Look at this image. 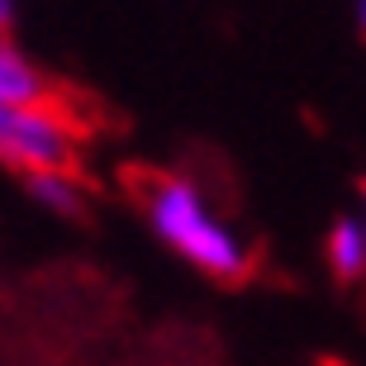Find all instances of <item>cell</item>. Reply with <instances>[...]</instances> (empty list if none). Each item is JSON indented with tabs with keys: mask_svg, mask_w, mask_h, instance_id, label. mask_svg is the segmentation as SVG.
Returning a JSON list of instances; mask_svg holds the SVG:
<instances>
[{
	"mask_svg": "<svg viewBox=\"0 0 366 366\" xmlns=\"http://www.w3.org/2000/svg\"><path fill=\"white\" fill-rule=\"evenodd\" d=\"M357 224H362V238H366V186H362V219Z\"/></svg>",
	"mask_w": 366,
	"mask_h": 366,
	"instance_id": "8",
	"label": "cell"
},
{
	"mask_svg": "<svg viewBox=\"0 0 366 366\" xmlns=\"http://www.w3.org/2000/svg\"><path fill=\"white\" fill-rule=\"evenodd\" d=\"M53 100V86L14 43L0 39V105H43Z\"/></svg>",
	"mask_w": 366,
	"mask_h": 366,
	"instance_id": "3",
	"label": "cell"
},
{
	"mask_svg": "<svg viewBox=\"0 0 366 366\" xmlns=\"http://www.w3.org/2000/svg\"><path fill=\"white\" fill-rule=\"evenodd\" d=\"M81 148L76 124L53 105H0V162L14 172H71Z\"/></svg>",
	"mask_w": 366,
	"mask_h": 366,
	"instance_id": "2",
	"label": "cell"
},
{
	"mask_svg": "<svg viewBox=\"0 0 366 366\" xmlns=\"http://www.w3.org/2000/svg\"><path fill=\"white\" fill-rule=\"evenodd\" d=\"M357 24H362V39H366V0H357Z\"/></svg>",
	"mask_w": 366,
	"mask_h": 366,
	"instance_id": "7",
	"label": "cell"
},
{
	"mask_svg": "<svg viewBox=\"0 0 366 366\" xmlns=\"http://www.w3.org/2000/svg\"><path fill=\"white\" fill-rule=\"evenodd\" d=\"M29 195H34V204H43V209H53V214H81V181L71 177V172H29L24 177Z\"/></svg>",
	"mask_w": 366,
	"mask_h": 366,
	"instance_id": "5",
	"label": "cell"
},
{
	"mask_svg": "<svg viewBox=\"0 0 366 366\" xmlns=\"http://www.w3.org/2000/svg\"><path fill=\"white\" fill-rule=\"evenodd\" d=\"M324 257H328L338 281H362L366 276V238H362L357 219L333 224V233H328V243H324Z\"/></svg>",
	"mask_w": 366,
	"mask_h": 366,
	"instance_id": "4",
	"label": "cell"
},
{
	"mask_svg": "<svg viewBox=\"0 0 366 366\" xmlns=\"http://www.w3.org/2000/svg\"><path fill=\"white\" fill-rule=\"evenodd\" d=\"M10 24H14V0H0V39H5Z\"/></svg>",
	"mask_w": 366,
	"mask_h": 366,
	"instance_id": "6",
	"label": "cell"
},
{
	"mask_svg": "<svg viewBox=\"0 0 366 366\" xmlns=\"http://www.w3.org/2000/svg\"><path fill=\"white\" fill-rule=\"evenodd\" d=\"M143 214L152 233L162 238L177 257H186L195 272L214 276V281H238L252 267L247 243L224 224L214 204L181 177H157L143 186Z\"/></svg>",
	"mask_w": 366,
	"mask_h": 366,
	"instance_id": "1",
	"label": "cell"
}]
</instances>
